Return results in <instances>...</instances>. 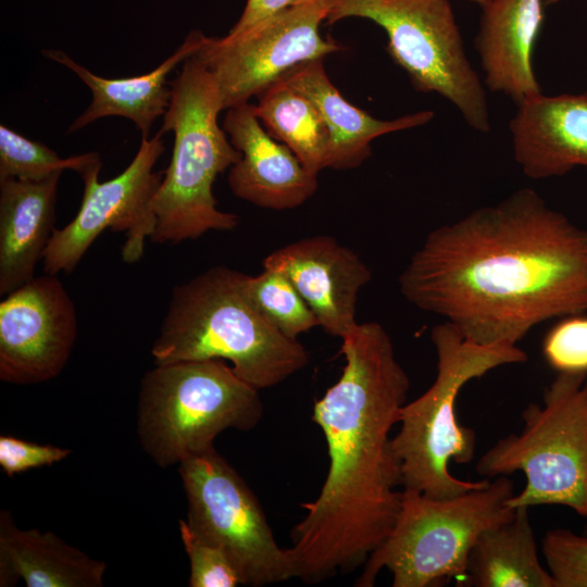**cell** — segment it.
<instances>
[{
  "label": "cell",
  "instance_id": "cell-27",
  "mask_svg": "<svg viewBox=\"0 0 587 587\" xmlns=\"http://www.w3.org/2000/svg\"><path fill=\"white\" fill-rule=\"evenodd\" d=\"M541 550L555 587H587V535L551 528L544 535Z\"/></svg>",
  "mask_w": 587,
  "mask_h": 587
},
{
  "label": "cell",
  "instance_id": "cell-28",
  "mask_svg": "<svg viewBox=\"0 0 587 587\" xmlns=\"http://www.w3.org/2000/svg\"><path fill=\"white\" fill-rule=\"evenodd\" d=\"M542 353L557 373L587 374V315L561 317L546 334Z\"/></svg>",
  "mask_w": 587,
  "mask_h": 587
},
{
  "label": "cell",
  "instance_id": "cell-31",
  "mask_svg": "<svg viewBox=\"0 0 587 587\" xmlns=\"http://www.w3.org/2000/svg\"><path fill=\"white\" fill-rule=\"evenodd\" d=\"M470 1H472V2H474V3H477V4H479L480 7H483L484 4H486V3H487L488 1H490V0H470Z\"/></svg>",
  "mask_w": 587,
  "mask_h": 587
},
{
  "label": "cell",
  "instance_id": "cell-18",
  "mask_svg": "<svg viewBox=\"0 0 587 587\" xmlns=\"http://www.w3.org/2000/svg\"><path fill=\"white\" fill-rule=\"evenodd\" d=\"M204 34L191 30L173 54L147 74L104 78L88 71L66 53L58 49L42 51L43 55L76 74L91 91L88 108L71 124L67 133L86 127L105 116H122L130 120L149 138L153 123L163 116L170 103L171 87L168 74L200 48Z\"/></svg>",
  "mask_w": 587,
  "mask_h": 587
},
{
  "label": "cell",
  "instance_id": "cell-33",
  "mask_svg": "<svg viewBox=\"0 0 587 587\" xmlns=\"http://www.w3.org/2000/svg\"><path fill=\"white\" fill-rule=\"evenodd\" d=\"M585 520H586V524H585L584 533H583V534L587 535V517H586Z\"/></svg>",
  "mask_w": 587,
  "mask_h": 587
},
{
  "label": "cell",
  "instance_id": "cell-23",
  "mask_svg": "<svg viewBox=\"0 0 587 587\" xmlns=\"http://www.w3.org/2000/svg\"><path fill=\"white\" fill-rule=\"evenodd\" d=\"M255 113L268 133L285 143L313 174L327 167L329 128L315 104L279 78L257 96Z\"/></svg>",
  "mask_w": 587,
  "mask_h": 587
},
{
  "label": "cell",
  "instance_id": "cell-3",
  "mask_svg": "<svg viewBox=\"0 0 587 587\" xmlns=\"http://www.w3.org/2000/svg\"><path fill=\"white\" fill-rule=\"evenodd\" d=\"M245 276L220 265L175 286L151 347L154 363L221 359L259 390L305 367L309 352L260 313Z\"/></svg>",
  "mask_w": 587,
  "mask_h": 587
},
{
  "label": "cell",
  "instance_id": "cell-2",
  "mask_svg": "<svg viewBox=\"0 0 587 587\" xmlns=\"http://www.w3.org/2000/svg\"><path fill=\"white\" fill-rule=\"evenodd\" d=\"M341 341V375L312 414L326 440L327 475L316 499L300 504L307 513L286 548L294 578L309 584L363 566L401 505V465L390 433L410 378L379 323H358Z\"/></svg>",
  "mask_w": 587,
  "mask_h": 587
},
{
  "label": "cell",
  "instance_id": "cell-32",
  "mask_svg": "<svg viewBox=\"0 0 587 587\" xmlns=\"http://www.w3.org/2000/svg\"><path fill=\"white\" fill-rule=\"evenodd\" d=\"M559 1H561V0H547V3L552 4V3H557Z\"/></svg>",
  "mask_w": 587,
  "mask_h": 587
},
{
  "label": "cell",
  "instance_id": "cell-19",
  "mask_svg": "<svg viewBox=\"0 0 587 587\" xmlns=\"http://www.w3.org/2000/svg\"><path fill=\"white\" fill-rule=\"evenodd\" d=\"M0 180V295L33 279L55 230L60 176Z\"/></svg>",
  "mask_w": 587,
  "mask_h": 587
},
{
  "label": "cell",
  "instance_id": "cell-4",
  "mask_svg": "<svg viewBox=\"0 0 587 587\" xmlns=\"http://www.w3.org/2000/svg\"><path fill=\"white\" fill-rule=\"evenodd\" d=\"M183 63L170 83V103L160 128L174 134L172 158L151 202L157 225L150 241L161 245L234 230L239 224L236 214L217 208L213 195L218 174L241 158L218 124L225 110L220 88L195 55Z\"/></svg>",
  "mask_w": 587,
  "mask_h": 587
},
{
  "label": "cell",
  "instance_id": "cell-6",
  "mask_svg": "<svg viewBox=\"0 0 587 587\" xmlns=\"http://www.w3.org/2000/svg\"><path fill=\"white\" fill-rule=\"evenodd\" d=\"M514 484L501 475L485 486L450 498L402 490L392 529L371 553L355 580L372 587L388 570L394 587H442L464 576L471 548L486 529L509 521Z\"/></svg>",
  "mask_w": 587,
  "mask_h": 587
},
{
  "label": "cell",
  "instance_id": "cell-24",
  "mask_svg": "<svg viewBox=\"0 0 587 587\" xmlns=\"http://www.w3.org/2000/svg\"><path fill=\"white\" fill-rule=\"evenodd\" d=\"M97 152L61 158L46 145L30 140L7 125H0V180L16 178L39 182L65 170L79 175L101 166Z\"/></svg>",
  "mask_w": 587,
  "mask_h": 587
},
{
  "label": "cell",
  "instance_id": "cell-16",
  "mask_svg": "<svg viewBox=\"0 0 587 587\" xmlns=\"http://www.w3.org/2000/svg\"><path fill=\"white\" fill-rule=\"evenodd\" d=\"M510 132L514 160L527 177L587 170V90L527 98L517 104Z\"/></svg>",
  "mask_w": 587,
  "mask_h": 587
},
{
  "label": "cell",
  "instance_id": "cell-21",
  "mask_svg": "<svg viewBox=\"0 0 587 587\" xmlns=\"http://www.w3.org/2000/svg\"><path fill=\"white\" fill-rule=\"evenodd\" d=\"M107 564L52 532L21 529L9 511L0 513V586L101 587Z\"/></svg>",
  "mask_w": 587,
  "mask_h": 587
},
{
  "label": "cell",
  "instance_id": "cell-15",
  "mask_svg": "<svg viewBox=\"0 0 587 587\" xmlns=\"http://www.w3.org/2000/svg\"><path fill=\"white\" fill-rule=\"evenodd\" d=\"M223 128L241 158L230 166L232 192L257 207L290 210L302 205L317 190V175L267 133L255 113V104L227 109Z\"/></svg>",
  "mask_w": 587,
  "mask_h": 587
},
{
  "label": "cell",
  "instance_id": "cell-12",
  "mask_svg": "<svg viewBox=\"0 0 587 587\" xmlns=\"http://www.w3.org/2000/svg\"><path fill=\"white\" fill-rule=\"evenodd\" d=\"M163 135L159 130L153 137H141L135 158L114 178L99 182L101 166L80 175L84 193L79 210L66 226L54 230L42 259L46 274L74 271L108 228L125 236L124 262L136 263L141 259L146 240H150L157 225L151 202L163 172H154L153 167L165 150Z\"/></svg>",
  "mask_w": 587,
  "mask_h": 587
},
{
  "label": "cell",
  "instance_id": "cell-26",
  "mask_svg": "<svg viewBox=\"0 0 587 587\" xmlns=\"http://www.w3.org/2000/svg\"><path fill=\"white\" fill-rule=\"evenodd\" d=\"M179 534L189 558L190 587H236L242 585L235 565L218 546L196 534L186 520H179Z\"/></svg>",
  "mask_w": 587,
  "mask_h": 587
},
{
  "label": "cell",
  "instance_id": "cell-17",
  "mask_svg": "<svg viewBox=\"0 0 587 587\" xmlns=\"http://www.w3.org/2000/svg\"><path fill=\"white\" fill-rule=\"evenodd\" d=\"M482 8L476 49L485 85L516 104L540 93L532 58L544 20L542 0H490Z\"/></svg>",
  "mask_w": 587,
  "mask_h": 587
},
{
  "label": "cell",
  "instance_id": "cell-14",
  "mask_svg": "<svg viewBox=\"0 0 587 587\" xmlns=\"http://www.w3.org/2000/svg\"><path fill=\"white\" fill-rule=\"evenodd\" d=\"M263 267L287 276L329 335L341 339L358 324V296L372 272L335 238L319 235L287 243L265 257Z\"/></svg>",
  "mask_w": 587,
  "mask_h": 587
},
{
  "label": "cell",
  "instance_id": "cell-25",
  "mask_svg": "<svg viewBox=\"0 0 587 587\" xmlns=\"http://www.w3.org/2000/svg\"><path fill=\"white\" fill-rule=\"evenodd\" d=\"M249 299L260 313L284 336H298L320 326L319 320L287 278L277 270L265 268L243 280Z\"/></svg>",
  "mask_w": 587,
  "mask_h": 587
},
{
  "label": "cell",
  "instance_id": "cell-8",
  "mask_svg": "<svg viewBox=\"0 0 587 587\" xmlns=\"http://www.w3.org/2000/svg\"><path fill=\"white\" fill-rule=\"evenodd\" d=\"M524 426L499 439L478 459L483 478L522 472L525 486L511 508L563 505L587 517V374L557 373L542 404L528 403Z\"/></svg>",
  "mask_w": 587,
  "mask_h": 587
},
{
  "label": "cell",
  "instance_id": "cell-22",
  "mask_svg": "<svg viewBox=\"0 0 587 587\" xmlns=\"http://www.w3.org/2000/svg\"><path fill=\"white\" fill-rule=\"evenodd\" d=\"M458 587H555L538 558L528 507L484 530L473 544Z\"/></svg>",
  "mask_w": 587,
  "mask_h": 587
},
{
  "label": "cell",
  "instance_id": "cell-9",
  "mask_svg": "<svg viewBox=\"0 0 587 587\" xmlns=\"http://www.w3.org/2000/svg\"><path fill=\"white\" fill-rule=\"evenodd\" d=\"M326 22L363 17L385 29L387 51L415 90L450 101L473 129L488 133L484 86L466 58L449 0H325Z\"/></svg>",
  "mask_w": 587,
  "mask_h": 587
},
{
  "label": "cell",
  "instance_id": "cell-30",
  "mask_svg": "<svg viewBox=\"0 0 587 587\" xmlns=\"http://www.w3.org/2000/svg\"><path fill=\"white\" fill-rule=\"evenodd\" d=\"M310 0H247L245 9L229 33L243 30L259 21Z\"/></svg>",
  "mask_w": 587,
  "mask_h": 587
},
{
  "label": "cell",
  "instance_id": "cell-1",
  "mask_svg": "<svg viewBox=\"0 0 587 587\" xmlns=\"http://www.w3.org/2000/svg\"><path fill=\"white\" fill-rule=\"evenodd\" d=\"M398 283L466 339L516 346L540 323L587 313V227L522 188L429 232Z\"/></svg>",
  "mask_w": 587,
  "mask_h": 587
},
{
  "label": "cell",
  "instance_id": "cell-5",
  "mask_svg": "<svg viewBox=\"0 0 587 587\" xmlns=\"http://www.w3.org/2000/svg\"><path fill=\"white\" fill-rule=\"evenodd\" d=\"M437 373L430 387L405 402L392 447L401 465V486L433 498H450L485 486L490 479L464 480L453 476L449 463L473 461L476 433L457 420L455 401L465 384L528 355L517 346H485L466 339L444 321L430 329Z\"/></svg>",
  "mask_w": 587,
  "mask_h": 587
},
{
  "label": "cell",
  "instance_id": "cell-29",
  "mask_svg": "<svg viewBox=\"0 0 587 587\" xmlns=\"http://www.w3.org/2000/svg\"><path fill=\"white\" fill-rule=\"evenodd\" d=\"M72 450L52 445L26 441L14 436H0V466L13 477L32 469L52 465L66 459Z\"/></svg>",
  "mask_w": 587,
  "mask_h": 587
},
{
  "label": "cell",
  "instance_id": "cell-11",
  "mask_svg": "<svg viewBox=\"0 0 587 587\" xmlns=\"http://www.w3.org/2000/svg\"><path fill=\"white\" fill-rule=\"evenodd\" d=\"M325 0H310L224 37H208L193 54L215 79L225 110L249 102L291 68L342 49L320 34Z\"/></svg>",
  "mask_w": 587,
  "mask_h": 587
},
{
  "label": "cell",
  "instance_id": "cell-10",
  "mask_svg": "<svg viewBox=\"0 0 587 587\" xmlns=\"http://www.w3.org/2000/svg\"><path fill=\"white\" fill-rule=\"evenodd\" d=\"M189 527L218 546L242 585L260 587L294 578L262 507L243 478L215 448L178 464Z\"/></svg>",
  "mask_w": 587,
  "mask_h": 587
},
{
  "label": "cell",
  "instance_id": "cell-13",
  "mask_svg": "<svg viewBox=\"0 0 587 587\" xmlns=\"http://www.w3.org/2000/svg\"><path fill=\"white\" fill-rule=\"evenodd\" d=\"M76 337L75 304L61 280L34 277L0 302V379L33 385L57 377Z\"/></svg>",
  "mask_w": 587,
  "mask_h": 587
},
{
  "label": "cell",
  "instance_id": "cell-20",
  "mask_svg": "<svg viewBox=\"0 0 587 587\" xmlns=\"http://www.w3.org/2000/svg\"><path fill=\"white\" fill-rule=\"evenodd\" d=\"M282 79L307 96L323 115L332 135L327 167L333 170L358 167L371 155L375 138L425 125L434 117L428 110L389 121L370 115L341 96L324 70L323 59L298 65Z\"/></svg>",
  "mask_w": 587,
  "mask_h": 587
},
{
  "label": "cell",
  "instance_id": "cell-7",
  "mask_svg": "<svg viewBox=\"0 0 587 587\" xmlns=\"http://www.w3.org/2000/svg\"><path fill=\"white\" fill-rule=\"evenodd\" d=\"M263 414L259 389L224 360L155 364L140 383L137 433L161 467L214 448L226 429L249 430Z\"/></svg>",
  "mask_w": 587,
  "mask_h": 587
}]
</instances>
